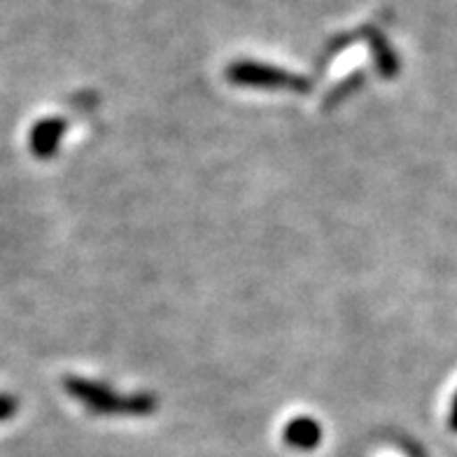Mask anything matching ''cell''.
<instances>
[{
  "instance_id": "6da1fadb",
  "label": "cell",
  "mask_w": 457,
  "mask_h": 457,
  "mask_svg": "<svg viewBox=\"0 0 457 457\" xmlns=\"http://www.w3.org/2000/svg\"><path fill=\"white\" fill-rule=\"evenodd\" d=\"M17 411V403H14V399L10 397H0V420H5V418H10V415Z\"/></svg>"
}]
</instances>
